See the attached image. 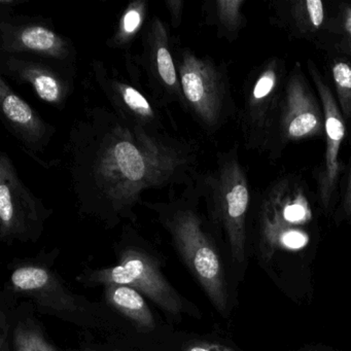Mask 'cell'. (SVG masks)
<instances>
[{"instance_id":"cell-1","label":"cell","mask_w":351,"mask_h":351,"mask_svg":"<svg viewBox=\"0 0 351 351\" xmlns=\"http://www.w3.org/2000/svg\"><path fill=\"white\" fill-rule=\"evenodd\" d=\"M64 152L77 211L106 229L135 223L145 192L192 186L200 173L196 141L145 130L106 106L73 121Z\"/></svg>"},{"instance_id":"cell-2","label":"cell","mask_w":351,"mask_h":351,"mask_svg":"<svg viewBox=\"0 0 351 351\" xmlns=\"http://www.w3.org/2000/svg\"><path fill=\"white\" fill-rule=\"evenodd\" d=\"M167 194L166 201L143 200L141 206L156 213L189 272L217 311L226 313L228 295L223 267L200 211V191L194 184L184 186L180 193L174 189Z\"/></svg>"},{"instance_id":"cell-3","label":"cell","mask_w":351,"mask_h":351,"mask_svg":"<svg viewBox=\"0 0 351 351\" xmlns=\"http://www.w3.org/2000/svg\"><path fill=\"white\" fill-rule=\"evenodd\" d=\"M182 108L207 134H215L234 114L227 69L213 57L199 56L174 40Z\"/></svg>"},{"instance_id":"cell-4","label":"cell","mask_w":351,"mask_h":351,"mask_svg":"<svg viewBox=\"0 0 351 351\" xmlns=\"http://www.w3.org/2000/svg\"><path fill=\"white\" fill-rule=\"evenodd\" d=\"M195 184L206 203L209 219L225 232L234 260L243 262L250 192L237 149L219 154L217 166L200 171Z\"/></svg>"},{"instance_id":"cell-5","label":"cell","mask_w":351,"mask_h":351,"mask_svg":"<svg viewBox=\"0 0 351 351\" xmlns=\"http://www.w3.org/2000/svg\"><path fill=\"white\" fill-rule=\"evenodd\" d=\"M77 280L88 287L127 285L149 298L169 315H199L196 306L184 299L167 280L157 258L137 244H127L120 250L118 264L87 270L79 275Z\"/></svg>"},{"instance_id":"cell-6","label":"cell","mask_w":351,"mask_h":351,"mask_svg":"<svg viewBox=\"0 0 351 351\" xmlns=\"http://www.w3.org/2000/svg\"><path fill=\"white\" fill-rule=\"evenodd\" d=\"M174 40L168 24L159 16H153L141 34V54H124L126 71L133 84L141 86L145 79L147 95L160 110H167L173 104L182 106Z\"/></svg>"},{"instance_id":"cell-7","label":"cell","mask_w":351,"mask_h":351,"mask_svg":"<svg viewBox=\"0 0 351 351\" xmlns=\"http://www.w3.org/2000/svg\"><path fill=\"white\" fill-rule=\"evenodd\" d=\"M53 209L20 178L9 154H0V239L3 243L36 242Z\"/></svg>"},{"instance_id":"cell-8","label":"cell","mask_w":351,"mask_h":351,"mask_svg":"<svg viewBox=\"0 0 351 351\" xmlns=\"http://www.w3.org/2000/svg\"><path fill=\"white\" fill-rule=\"evenodd\" d=\"M312 217L309 201L297 182L282 180L268 192L262 205V254L270 260L277 248L300 250L307 244L302 229Z\"/></svg>"},{"instance_id":"cell-9","label":"cell","mask_w":351,"mask_h":351,"mask_svg":"<svg viewBox=\"0 0 351 351\" xmlns=\"http://www.w3.org/2000/svg\"><path fill=\"white\" fill-rule=\"evenodd\" d=\"M0 54L34 55L75 66L77 62L73 40L60 34L52 19L40 16L1 13Z\"/></svg>"},{"instance_id":"cell-10","label":"cell","mask_w":351,"mask_h":351,"mask_svg":"<svg viewBox=\"0 0 351 351\" xmlns=\"http://www.w3.org/2000/svg\"><path fill=\"white\" fill-rule=\"evenodd\" d=\"M77 67L34 55L0 54V75L32 87L40 101L63 110L75 92Z\"/></svg>"},{"instance_id":"cell-11","label":"cell","mask_w":351,"mask_h":351,"mask_svg":"<svg viewBox=\"0 0 351 351\" xmlns=\"http://www.w3.org/2000/svg\"><path fill=\"white\" fill-rule=\"evenodd\" d=\"M285 69L280 59H271L252 75L246 86L241 118L244 135L250 145L269 141L275 131L283 94Z\"/></svg>"},{"instance_id":"cell-12","label":"cell","mask_w":351,"mask_h":351,"mask_svg":"<svg viewBox=\"0 0 351 351\" xmlns=\"http://www.w3.org/2000/svg\"><path fill=\"white\" fill-rule=\"evenodd\" d=\"M274 132L279 149L324 133L322 104L310 90L298 63L285 83Z\"/></svg>"},{"instance_id":"cell-13","label":"cell","mask_w":351,"mask_h":351,"mask_svg":"<svg viewBox=\"0 0 351 351\" xmlns=\"http://www.w3.org/2000/svg\"><path fill=\"white\" fill-rule=\"evenodd\" d=\"M0 119L22 151L36 163L45 169L56 165L42 159L56 134V127L47 122L29 102L16 93L3 75H0Z\"/></svg>"},{"instance_id":"cell-14","label":"cell","mask_w":351,"mask_h":351,"mask_svg":"<svg viewBox=\"0 0 351 351\" xmlns=\"http://www.w3.org/2000/svg\"><path fill=\"white\" fill-rule=\"evenodd\" d=\"M91 67L100 91L121 119L151 132H167L160 108L138 86L123 79L114 69L108 71L99 59H94Z\"/></svg>"},{"instance_id":"cell-15","label":"cell","mask_w":351,"mask_h":351,"mask_svg":"<svg viewBox=\"0 0 351 351\" xmlns=\"http://www.w3.org/2000/svg\"><path fill=\"white\" fill-rule=\"evenodd\" d=\"M308 69L319 95V101L324 114L326 147L324 166L319 176V197L322 206L328 208L336 191L340 170L338 158L345 136V121L337 98H335L332 90L324 82V77L320 75L319 71L312 61H308Z\"/></svg>"},{"instance_id":"cell-16","label":"cell","mask_w":351,"mask_h":351,"mask_svg":"<svg viewBox=\"0 0 351 351\" xmlns=\"http://www.w3.org/2000/svg\"><path fill=\"white\" fill-rule=\"evenodd\" d=\"M11 282L16 293L32 298L40 307L60 317H75L82 311L81 300L50 269L36 265L17 267L12 273Z\"/></svg>"},{"instance_id":"cell-17","label":"cell","mask_w":351,"mask_h":351,"mask_svg":"<svg viewBox=\"0 0 351 351\" xmlns=\"http://www.w3.org/2000/svg\"><path fill=\"white\" fill-rule=\"evenodd\" d=\"M104 287L106 302L127 316L139 330L151 332L156 328L153 313L139 291L122 285H108Z\"/></svg>"},{"instance_id":"cell-18","label":"cell","mask_w":351,"mask_h":351,"mask_svg":"<svg viewBox=\"0 0 351 351\" xmlns=\"http://www.w3.org/2000/svg\"><path fill=\"white\" fill-rule=\"evenodd\" d=\"M149 3L147 0H134L123 10L112 36L106 40V46L112 50L131 52L133 44L143 34L149 22Z\"/></svg>"},{"instance_id":"cell-19","label":"cell","mask_w":351,"mask_h":351,"mask_svg":"<svg viewBox=\"0 0 351 351\" xmlns=\"http://www.w3.org/2000/svg\"><path fill=\"white\" fill-rule=\"evenodd\" d=\"M244 0H209L202 5L205 23L217 27L219 38L234 42L244 27L245 17L242 8Z\"/></svg>"},{"instance_id":"cell-20","label":"cell","mask_w":351,"mask_h":351,"mask_svg":"<svg viewBox=\"0 0 351 351\" xmlns=\"http://www.w3.org/2000/svg\"><path fill=\"white\" fill-rule=\"evenodd\" d=\"M289 20L293 32L309 38L326 25V9L320 0H295L289 3Z\"/></svg>"},{"instance_id":"cell-21","label":"cell","mask_w":351,"mask_h":351,"mask_svg":"<svg viewBox=\"0 0 351 351\" xmlns=\"http://www.w3.org/2000/svg\"><path fill=\"white\" fill-rule=\"evenodd\" d=\"M330 73L336 89L337 102L344 120L351 118V63L336 60L330 65Z\"/></svg>"},{"instance_id":"cell-22","label":"cell","mask_w":351,"mask_h":351,"mask_svg":"<svg viewBox=\"0 0 351 351\" xmlns=\"http://www.w3.org/2000/svg\"><path fill=\"white\" fill-rule=\"evenodd\" d=\"M15 351H57L48 342L38 328L27 324H20L14 332Z\"/></svg>"},{"instance_id":"cell-23","label":"cell","mask_w":351,"mask_h":351,"mask_svg":"<svg viewBox=\"0 0 351 351\" xmlns=\"http://www.w3.org/2000/svg\"><path fill=\"white\" fill-rule=\"evenodd\" d=\"M337 32L342 36V48L351 54V8L344 5L339 12Z\"/></svg>"},{"instance_id":"cell-24","label":"cell","mask_w":351,"mask_h":351,"mask_svg":"<svg viewBox=\"0 0 351 351\" xmlns=\"http://www.w3.org/2000/svg\"><path fill=\"white\" fill-rule=\"evenodd\" d=\"M164 5L169 13L170 27L172 29H178L182 25V17H184V5H186L184 0H166Z\"/></svg>"},{"instance_id":"cell-25","label":"cell","mask_w":351,"mask_h":351,"mask_svg":"<svg viewBox=\"0 0 351 351\" xmlns=\"http://www.w3.org/2000/svg\"><path fill=\"white\" fill-rule=\"evenodd\" d=\"M0 351H11L9 344V324L3 312L0 317Z\"/></svg>"},{"instance_id":"cell-26","label":"cell","mask_w":351,"mask_h":351,"mask_svg":"<svg viewBox=\"0 0 351 351\" xmlns=\"http://www.w3.org/2000/svg\"><path fill=\"white\" fill-rule=\"evenodd\" d=\"M184 351H235L229 347L223 345L213 344V343H198V344L191 345Z\"/></svg>"},{"instance_id":"cell-27","label":"cell","mask_w":351,"mask_h":351,"mask_svg":"<svg viewBox=\"0 0 351 351\" xmlns=\"http://www.w3.org/2000/svg\"><path fill=\"white\" fill-rule=\"evenodd\" d=\"M342 209L345 217H351V168L350 172H349L346 190H345L344 198H343Z\"/></svg>"},{"instance_id":"cell-28","label":"cell","mask_w":351,"mask_h":351,"mask_svg":"<svg viewBox=\"0 0 351 351\" xmlns=\"http://www.w3.org/2000/svg\"><path fill=\"white\" fill-rule=\"evenodd\" d=\"M24 0H0V5L3 11H7V13H11V10H13L16 5L23 3Z\"/></svg>"},{"instance_id":"cell-29","label":"cell","mask_w":351,"mask_h":351,"mask_svg":"<svg viewBox=\"0 0 351 351\" xmlns=\"http://www.w3.org/2000/svg\"><path fill=\"white\" fill-rule=\"evenodd\" d=\"M307 351H313V350H307Z\"/></svg>"},{"instance_id":"cell-30","label":"cell","mask_w":351,"mask_h":351,"mask_svg":"<svg viewBox=\"0 0 351 351\" xmlns=\"http://www.w3.org/2000/svg\"><path fill=\"white\" fill-rule=\"evenodd\" d=\"M117 351H120V350H117Z\"/></svg>"}]
</instances>
